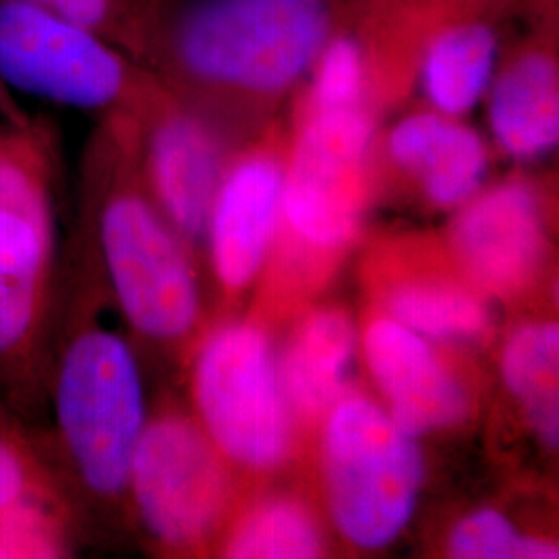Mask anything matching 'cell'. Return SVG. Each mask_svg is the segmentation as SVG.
I'll list each match as a JSON object with an SVG mask.
<instances>
[{
  "instance_id": "obj_8",
  "label": "cell",
  "mask_w": 559,
  "mask_h": 559,
  "mask_svg": "<svg viewBox=\"0 0 559 559\" xmlns=\"http://www.w3.org/2000/svg\"><path fill=\"white\" fill-rule=\"evenodd\" d=\"M0 80L40 100L100 108L119 98L124 71L90 27L27 0H0Z\"/></svg>"
},
{
  "instance_id": "obj_15",
  "label": "cell",
  "mask_w": 559,
  "mask_h": 559,
  "mask_svg": "<svg viewBox=\"0 0 559 559\" xmlns=\"http://www.w3.org/2000/svg\"><path fill=\"white\" fill-rule=\"evenodd\" d=\"M489 120L501 147L535 160L559 140L558 67L547 55H524L501 75L489 102Z\"/></svg>"
},
{
  "instance_id": "obj_17",
  "label": "cell",
  "mask_w": 559,
  "mask_h": 559,
  "mask_svg": "<svg viewBox=\"0 0 559 559\" xmlns=\"http://www.w3.org/2000/svg\"><path fill=\"white\" fill-rule=\"evenodd\" d=\"M500 369L503 385L519 400L537 440L558 450V321H528L516 328L503 344Z\"/></svg>"
},
{
  "instance_id": "obj_22",
  "label": "cell",
  "mask_w": 559,
  "mask_h": 559,
  "mask_svg": "<svg viewBox=\"0 0 559 559\" xmlns=\"http://www.w3.org/2000/svg\"><path fill=\"white\" fill-rule=\"evenodd\" d=\"M60 551L55 520L27 493L0 510V558H57Z\"/></svg>"
},
{
  "instance_id": "obj_13",
  "label": "cell",
  "mask_w": 559,
  "mask_h": 559,
  "mask_svg": "<svg viewBox=\"0 0 559 559\" xmlns=\"http://www.w3.org/2000/svg\"><path fill=\"white\" fill-rule=\"evenodd\" d=\"M390 154L411 173L438 207H459L479 193L487 173L485 143L454 117L425 112L400 120Z\"/></svg>"
},
{
  "instance_id": "obj_9",
  "label": "cell",
  "mask_w": 559,
  "mask_h": 559,
  "mask_svg": "<svg viewBox=\"0 0 559 559\" xmlns=\"http://www.w3.org/2000/svg\"><path fill=\"white\" fill-rule=\"evenodd\" d=\"M360 353L383 408L415 438L456 427L468 417L471 394L436 342L381 316L362 330Z\"/></svg>"
},
{
  "instance_id": "obj_6",
  "label": "cell",
  "mask_w": 559,
  "mask_h": 559,
  "mask_svg": "<svg viewBox=\"0 0 559 559\" xmlns=\"http://www.w3.org/2000/svg\"><path fill=\"white\" fill-rule=\"evenodd\" d=\"M371 140L360 106L313 110L305 122L282 189V226L302 251L332 255L357 237Z\"/></svg>"
},
{
  "instance_id": "obj_19",
  "label": "cell",
  "mask_w": 559,
  "mask_h": 559,
  "mask_svg": "<svg viewBox=\"0 0 559 559\" xmlns=\"http://www.w3.org/2000/svg\"><path fill=\"white\" fill-rule=\"evenodd\" d=\"M498 44L489 27L460 25L431 44L423 85L431 104L445 117H460L483 98L496 64Z\"/></svg>"
},
{
  "instance_id": "obj_20",
  "label": "cell",
  "mask_w": 559,
  "mask_h": 559,
  "mask_svg": "<svg viewBox=\"0 0 559 559\" xmlns=\"http://www.w3.org/2000/svg\"><path fill=\"white\" fill-rule=\"evenodd\" d=\"M325 549L320 522L295 498L260 501L240 520L226 543V558L313 559Z\"/></svg>"
},
{
  "instance_id": "obj_21",
  "label": "cell",
  "mask_w": 559,
  "mask_h": 559,
  "mask_svg": "<svg viewBox=\"0 0 559 559\" xmlns=\"http://www.w3.org/2000/svg\"><path fill=\"white\" fill-rule=\"evenodd\" d=\"M558 545L524 535L498 510H477L459 520L448 537V554L456 559H556Z\"/></svg>"
},
{
  "instance_id": "obj_10",
  "label": "cell",
  "mask_w": 559,
  "mask_h": 559,
  "mask_svg": "<svg viewBox=\"0 0 559 559\" xmlns=\"http://www.w3.org/2000/svg\"><path fill=\"white\" fill-rule=\"evenodd\" d=\"M452 247L480 293L516 295L535 280L547 249L537 193L514 180L473 195L454 222Z\"/></svg>"
},
{
  "instance_id": "obj_23",
  "label": "cell",
  "mask_w": 559,
  "mask_h": 559,
  "mask_svg": "<svg viewBox=\"0 0 559 559\" xmlns=\"http://www.w3.org/2000/svg\"><path fill=\"white\" fill-rule=\"evenodd\" d=\"M320 69L313 85V110L357 108L362 96L365 67L359 46L353 40H336L323 46Z\"/></svg>"
},
{
  "instance_id": "obj_24",
  "label": "cell",
  "mask_w": 559,
  "mask_h": 559,
  "mask_svg": "<svg viewBox=\"0 0 559 559\" xmlns=\"http://www.w3.org/2000/svg\"><path fill=\"white\" fill-rule=\"evenodd\" d=\"M27 491V471L17 450L0 438V510L21 500Z\"/></svg>"
},
{
  "instance_id": "obj_11",
  "label": "cell",
  "mask_w": 559,
  "mask_h": 559,
  "mask_svg": "<svg viewBox=\"0 0 559 559\" xmlns=\"http://www.w3.org/2000/svg\"><path fill=\"white\" fill-rule=\"evenodd\" d=\"M284 170L272 156H249L222 175L205 237L216 278L245 290L260 278L282 228Z\"/></svg>"
},
{
  "instance_id": "obj_5",
  "label": "cell",
  "mask_w": 559,
  "mask_h": 559,
  "mask_svg": "<svg viewBox=\"0 0 559 559\" xmlns=\"http://www.w3.org/2000/svg\"><path fill=\"white\" fill-rule=\"evenodd\" d=\"M102 255L127 321L147 338L179 340L200 320V284L182 237L152 203L119 195L102 212Z\"/></svg>"
},
{
  "instance_id": "obj_25",
  "label": "cell",
  "mask_w": 559,
  "mask_h": 559,
  "mask_svg": "<svg viewBox=\"0 0 559 559\" xmlns=\"http://www.w3.org/2000/svg\"><path fill=\"white\" fill-rule=\"evenodd\" d=\"M83 27H96L108 13L110 0H27Z\"/></svg>"
},
{
  "instance_id": "obj_14",
  "label": "cell",
  "mask_w": 559,
  "mask_h": 559,
  "mask_svg": "<svg viewBox=\"0 0 559 559\" xmlns=\"http://www.w3.org/2000/svg\"><path fill=\"white\" fill-rule=\"evenodd\" d=\"M360 334L344 311L318 309L300 321L278 355L286 399L295 417L323 419L348 394Z\"/></svg>"
},
{
  "instance_id": "obj_3",
  "label": "cell",
  "mask_w": 559,
  "mask_h": 559,
  "mask_svg": "<svg viewBox=\"0 0 559 559\" xmlns=\"http://www.w3.org/2000/svg\"><path fill=\"white\" fill-rule=\"evenodd\" d=\"M193 399L198 425L230 464L274 471L290 456L297 417L260 325L228 321L207 334L193 365Z\"/></svg>"
},
{
  "instance_id": "obj_16",
  "label": "cell",
  "mask_w": 559,
  "mask_h": 559,
  "mask_svg": "<svg viewBox=\"0 0 559 559\" xmlns=\"http://www.w3.org/2000/svg\"><path fill=\"white\" fill-rule=\"evenodd\" d=\"M50 240V218L0 203V355L15 350L32 332Z\"/></svg>"
},
{
  "instance_id": "obj_7",
  "label": "cell",
  "mask_w": 559,
  "mask_h": 559,
  "mask_svg": "<svg viewBox=\"0 0 559 559\" xmlns=\"http://www.w3.org/2000/svg\"><path fill=\"white\" fill-rule=\"evenodd\" d=\"M226 464L198 423L177 415L147 420L127 489L150 535L173 549L207 539L230 500Z\"/></svg>"
},
{
  "instance_id": "obj_18",
  "label": "cell",
  "mask_w": 559,
  "mask_h": 559,
  "mask_svg": "<svg viewBox=\"0 0 559 559\" xmlns=\"http://www.w3.org/2000/svg\"><path fill=\"white\" fill-rule=\"evenodd\" d=\"M383 316L429 342H475L491 328V313L479 290L436 276L404 278L388 286Z\"/></svg>"
},
{
  "instance_id": "obj_4",
  "label": "cell",
  "mask_w": 559,
  "mask_h": 559,
  "mask_svg": "<svg viewBox=\"0 0 559 559\" xmlns=\"http://www.w3.org/2000/svg\"><path fill=\"white\" fill-rule=\"evenodd\" d=\"M57 420L81 480L102 496L124 491L147 425L140 365L124 340L87 330L71 342L57 378Z\"/></svg>"
},
{
  "instance_id": "obj_2",
  "label": "cell",
  "mask_w": 559,
  "mask_h": 559,
  "mask_svg": "<svg viewBox=\"0 0 559 559\" xmlns=\"http://www.w3.org/2000/svg\"><path fill=\"white\" fill-rule=\"evenodd\" d=\"M328 32L325 0H200L180 21L177 52L198 80L274 94L318 60Z\"/></svg>"
},
{
  "instance_id": "obj_12",
  "label": "cell",
  "mask_w": 559,
  "mask_h": 559,
  "mask_svg": "<svg viewBox=\"0 0 559 559\" xmlns=\"http://www.w3.org/2000/svg\"><path fill=\"white\" fill-rule=\"evenodd\" d=\"M150 175L162 216L182 239L205 237L221 187V150L205 124L187 115L162 120L150 145Z\"/></svg>"
},
{
  "instance_id": "obj_1",
  "label": "cell",
  "mask_w": 559,
  "mask_h": 559,
  "mask_svg": "<svg viewBox=\"0 0 559 559\" xmlns=\"http://www.w3.org/2000/svg\"><path fill=\"white\" fill-rule=\"evenodd\" d=\"M321 471L334 526L350 545H392L415 516L425 480L419 438L383 404L346 394L323 415Z\"/></svg>"
}]
</instances>
